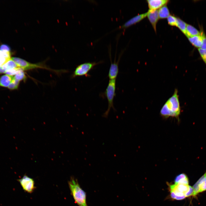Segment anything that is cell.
Masks as SVG:
<instances>
[{"mask_svg": "<svg viewBox=\"0 0 206 206\" xmlns=\"http://www.w3.org/2000/svg\"><path fill=\"white\" fill-rule=\"evenodd\" d=\"M178 91L175 89L173 95L165 102L161 109L160 113L165 118L169 117L178 118L181 113Z\"/></svg>", "mask_w": 206, "mask_h": 206, "instance_id": "cell-1", "label": "cell"}, {"mask_svg": "<svg viewBox=\"0 0 206 206\" xmlns=\"http://www.w3.org/2000/svg\"><path fill=\"white\" fill-rule=\"evenodd\" d=\"M68 183L75 203L78 206H88L86 203V193L80 187L77 179L72 177Z\"/></svg>", "mask_w": 206, "mask_h": 206, "instance_id": "cell-2", "label": "cell"}, {"mask_svg": "<svg viewBox=\"0 0 206 206\" xmlns=\"http://www.w3.org/2000/svg\"><path fill=\"white\" fill-rule=\"evenodd\" d=\"M116 79L109 80L107 86L103 94L106 98L108 102L107 109L102 116L105 118L108 117L111 108L115 110L114 106L113 100L116 95Z\"/></svg>", "mask_w": 206, "mask_h": 206, "instance_id": "cell-3", "label": "cell"}, {"mask_svg": "<svg viewBox=\"0 0 206 206\" xmlns=\"http://www.w3.org/2000/svg\"><path fill=\"white\" fill-rule=\"evenodd\" d=\"M102 62H85L78 66L76 68L72 75V78L77 76H85L86 77H90V75L88 74L89 72L94 67Z\"/></svg>", "mask_w": 206, "mask_h": 206, "instance_id": "cell-4", "label": "cell"}, {"mask_svg": "<svg viewBox=\"0 0 206 206\" xmlns=\"http://www.w3.org/2000/svg\"><path fill=\"white\" fill-rule=\"evenodd\" d=\"M14 61L18 66L22 69L23 71L38 68H44L48 70H51L44 65L41 63H32L19 58H15L14 59Z\"/></svg>", "mask_w": 206, "mask_h": 206, "instance_id": "cell-5", "label": "cell"}, {"mask_svg": "<svg viewBox=\"0 0 206 206\" xmlns=\"http://www.w3.org/2000/svg\"><path fill=\"white\" fill-rule=\"evenodd\" d=\"M18 180L25 191L31 193L34 190L35 188V182L32 178L25 175Z\"/></svg>", "mask_w": 206, "mask_h": 206, "instance_id": "cell-6", "label": "cell"}, {"mask_svg": "<svg viewBox=\"0 0 206 206\" xmlns=\"http://www.w3.org/2000/svg\"><path fill=\"white\" fill-rule=\"evenodd\" d=\"M193 187L194 189L193 196L206 190V172L193 185Z\"/></svg>", "mask_w": 206, "mask_h": 206, "instance_id": "cell-7", "label": "cell"}, {"mask_svg": "<svg viewBox=\"0 0 206 206\" xmlns=\"http://www.w3.org/2000/svg\"><path fill=\"white\" fill-rule=\"evenodd\" d=\"M147 16V12L137 15L130 19L125 22L118 28L125 29L138 23L145 18Z\"/></svg>", "mask_w": 206, "mask_h": 206, "instance_id": "cell-8", "label": "cell"}, {"mask_svg": "<svg viewBox=\"0 0 206 206\" xmlns=\"http://www.w3.org/2000/svg\"><path fill=\"white\" fill-rule=\"evenodd\" d=\"M154 30L156 31V25L159 19L158 10L149 9L147 16Z\"/></svg>", "mask_w": 206, "mask_h": 206, "instance_id": "cell-9", "label": "cell"}, {"mask_svg": "<svg viewBox=\"0 0 206 206\" xmlns=\"http://www.w3.org/2000/svg\"><path fill=\"white\" fill-rule=\"evenodd\" d=\"M120 57H119L117 62L116 61L115 59L113 63L111 61L108 74L109 80L116 79L119 72L118 64Z\"/></svg>", "mask_w": 206, "mask_h": 206, "instance_id": "cell-10", "label": "cell"}, {"mask_svg": "<svg viewBox=\"0 0 206 206\" xmlns=\"http://www.w3.org/2000/svg\"><path fill=\"white\" fill-rule=\"evenodd\" d=\"M169 1L168 0H147L149 9L157 10L165 5Z\"/></svg>", "mask_w": 206, "mask_h": 206, "instance_id": "cell-11", "label": "cell"}, {"mask_svg": "<svg viewBox=\"0 0 206 206\" xmlns=\"http://www.w3.org/2000/svg\"><path fill=\"white\" fill-rule=\"evenodd\" d=\"M14 76L7 74L0 77V86L8 87L13 79Z\"/></svg>", "mask_w": 206, "mask_h": 206, "instance_id": "cell-12", "label": "cell"}, {"mask_svg": "<svg viewBox=\"0 0 206 206\" xmlns=\"http://www.w3.org/2000/svg\"><path fill=\"white\" fill-rule=\"evenodd\" d=\"M200 31L193 26L188 24L186 27V36L187 37L200 35Z\"/></svg>", "mask_w": 206, "mask_h": 206, "instance_id": "cell-13", "label": "cell"}, {"mask_svg": "<svg viewBox=\"0 0 206 206\" xmlns=\"http://www.w3.org/2000/svg\"><path fill=\"white\" fill-rule=\"evenodd\" d=\"M189 41L192 45L198 48H201L202 44V39L200 35L187 37Z\"/></svg>", "mask_w": 206, "mask_h": 206, "instance_id": "cell-14", "label": "cell"}, {"mask_svg": "<svg viewBox=\"0 0 206 206\" xmlns=\"http://www.w3.org/2000/svg\"><path fill=\"white\" fill-rule=\"evenodd\" d=\"M169 9L166 5H165L158 10L159 18L163 19L167 18L170 15Z\"/></svg>", "mask_w": 206, "mask_h": 206, "instance_id": "cell-15", "label": "cell"}, {"mask_svg": "<svg viewBox=\"0 0 206 206\" xmlns=\"http://www.w3.org/2000/svg\"><path fill=\"white\" fill-rule=\"evenodd\" d=\"M1 67L5 71L9 70L19 68L16 64L11 59H10Z\"/></svg>", "mask_w": 206, "mask_h": 206, "instance_id": "cell-16", "label": "cell"}, {"mask_svg": "<svg viewBox=\"0 0 206 206\" xmlns=\"http://www.w3.org/2000/svg\"><path fill=\"white\" fill-rule=\"evenodd\" d=\"M186 23L185 21L179 17H177V27L185 35L186 34Z\"/></svg>", "mask_w": 206, "mask_h": 206, "instance_id": "cell-17", "label": "cell"}, {"mask_svg": "<svg viewBox=\"0 0 206 206\" xmlns=\"http://www.w3.org/2000/svg\"><path fill=\"white\" fill-rule=\"evenodd\" d=\"M20 82L15 79L14 78L12 82L8 87V89L10 90H15L18 89Z\"/></svg>", "mask_w": 206, "mask_h": 206, "instance_id": "cell-18", "label": "cell"}, {"mask_svg": "<svg viewBox=\"0 0 206 206\" xmlns=\"http://www.w3.org/2000/svg\"><path fill=\"white\" fill-rule=\"evenodd\" d=\"M23 71L22 70L15 75L14 76V78L19 82L23 80H25L26 77Z\"/></svg>", "mask_w": 206, "mask_h": 206, "instance_id": "cell-19", "label": "cell"}, {"mask_svg": "<svg viewBox=\"0 0 206 206\" xmlns=\"http://www.w3.org/2000/svg\"><path fill=\"white\" fill-rule=\"evenodd\" d=\"M168 22L169 25L172 26H177V17L169 15L167 18Z\"/></svg>", "mask_w": 206, "mask_h": 206, "instance_id": "cell-20", "label": "cell"}, {"mask_svg": "<svg viewBox=\"0 0 206 206\" xmlns=\"http://www.w3.org/2000/svg\"><path fill=\"white\" fill-rule=\"evenodd\" d=\"M22 70H23L20 68H18L16 69H12L7 70L5 71V73L7 75L12 76L15 75L18 72Z\"/></svg>", "mask_w": 206, "mask_h": 206, "instance_id": "cell-21", "label": "cell"}, {"mask_svg": "<svg viewBox=\"0 0 206 206\" xmlns=\"http://www.w3.org/2000/svg\"><path fill=\"white\" fill-rule=\"evenodd\" d=\"M200 35L202 39V44L200 48L206 49V35L203 30L201 29L200 31Z\"/></svg>", "mask_w": 206, "mask_h": 206, "instance_id": "cell-22", "label": "cell"}, {"mask_svg": "<svg viewBox=\"0 0 206 206\" xmlns=\"http://www.w3.org/2000/svg\"><path fill=\"white\" fill-rule=\"evenodd\" d=\"M198 50L201 58L206 65V49L199 48Z\"/></svg>", "mask_w": 206, "mask_h": 206, "instance_id": "cell-23", "label": "cell"}, {"mask_svg": "<svg viewBox=\"0 0 206 206\" xmlns=\"http://www.w3.org/2000/svg\"><path fill=\"white\" fill-rule=\"evenodd\" d=\"M187 177V175L184 173L180 174L177 175L174 179L175 184L177 183L179 181L182 179Z\"/></svg>", "mask_w": 206, "mask_h": 206, "instance_id": "cell-24", "label": "cell"}, {"mask_svg": "<svg viewBox=\"0 0 206 206\" xmlns=\"http://www.w3.org/2000/svg\"><path fill=\"white\" fill-rule=\"evenodd\" d=\"M0 57L9 60L11 59V53L10 52L0 50Z\"/></svg>", "mask_w": 206, "mask_h": 206, "instance_id": "cell-25", "label": "cell"}, {"mask_svg": "<svg viewBox=\"0 0 206 206\" xmlns=\"http://www.w3.org/2000/svg\"><path fill=\"white\" fill-rule=\"evenodd\" d=\"M193 193L194 189L193 187L189 185V189L185 195V197H188L191 196H193Z\"/></svg>", "mask_w": 206, "mask_h": 206, "instance_id": "cell-26", "label": "cell"}, {"mask_svg": "<svg viewBox=\"0 0 206 206\" xmlns=\"http://www.w3.org/2000/svg\"><path fill=\"white\" fill-rule=\"evenodd\" d=\"M0 50L2 51L10 52L11 48L8 45L3 44L0 46Z\"/></svg>", "mask_w": 206, "mask_h": 206, "instance_id": "cell-27", "label": "cell"}, {"mask_svg": "<svg viewBox=\"0 0 206 206\" xmlns=\"http://www.w3.org/2000/svg\"><path fill=\"white\" fill-rule=\"evenodd\" d=\"M9 60L0 57V66H2Z\"/></svg>", "mask_w": 206, "mask_h": 206, "instance_id": "cell-28", "label": "cell"}, {"mask_svg": "<svg viewBox=\"0 0 206 206\" xmlns=\"http://www.w3.org/2000/svg\"><path fill=\"white\" fill-rule=\"evenodd\" d=\"M5 71L2 68L1 66H0V74L5 73Z\"/></svg>", "mask_w": 206, "mask_h": 206, "instance_id": "cell-29", "label": "cell"}]
</instances>
